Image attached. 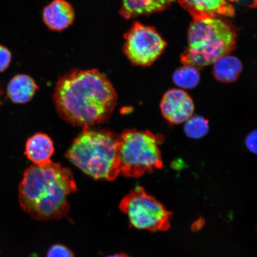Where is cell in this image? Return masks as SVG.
Masks as SVG:
<instances>
[{
	"mask_svg": "<svg viewBox=\"0 0 257 257\" xmlns=\"http://www.w3.org/2000/svg\"><path fill=\"white\" fill-rule=\"evenodd\" d=\"M53 99L61 118L86 128L109 119L117 95L107 77L98 70L76 69L58 80Z\"/></svg>",
	"mask_w": 257,
	"mask_h": 257,
	"instance_id": "cell-1",
	"label": "cell"
},
{
	"mask_svg": "<svg viewBox=\"0 0 257 257\" xmlns=\"http://www.w3.org/2000/svg\"><path fill=\"white\" fill-rule=\"evenodd\" d=\"M77 191L73 173L51 161L25 170L19 186V203L37 220H59L70 210L68 196Z\"/></svg>",
	"mask_w": 257,
	"mask_h": 257,
	"instance_id": "cell-2",
	"label": "cell"
},
{
	"mask_svg": "<svg viewBox=\"0 0 257 257\" xmlns=\"http://www.w3.org/2000/svg\"><path fill=\"white\" fill-rule=\"evenodd\" d=\"M119 136L105 130L83 128L73 140L66 157L96 180L112 181L120 174Z\"/></svg>",
	"mask_w": 257,
	"mask_h": 257,
	"instance_id": "cell-3",
	"label": "cell"
},
{
	"mask_svg": "<svg viewBox=\"0 0 257 257\" xmlns=\"http://www.w3.org/2000/svg\"><path fill=\"white\" fill-rule=\"evenodd\" d=\"M236 40L233 28L221 19L194 21L189 28L188 46L181 55V62L198 69L214 64L229 55L235 47Z\"/></svg>",
	"mask_w": 257,
	"mask_h": 257,
	"instance_id": "cell-4",
	"label": "cell"
},
{
	"mask_svg": "<svg viewBox=\"0 0 257 257\" xmlns=\"http://www.w3.org/2000/svg\"><path fill=\"white\" fill-rule=\"evenodd\" d=\"M163 138L149 131L127 130L119 136L120 171L127 178H138L163 168L159 145Z\"/></svg>",
	"mask_w": 257,
	"mask_h": 257,
	"instance_id": "cell-5",
	"label": "cell"
},
{
	"mask_svg": "<svg viewBox=\"0 0 257 257\" xmlns=\"http://www.w3.org/2000/svg\"><path fill=\"white\" fill-rule=\"evenodd\" d=\"M119 209L127 215L132 226L137 229L164 232L170 227L171 212L147 194L141 186H137L124 196L120 202Z\"/></svg>",
	"mask_w": 257,
	"mask_h": 257,
	"instance_id": "cell-6",
	"label": "cell"
},
{
	"mask_svg": "<svg viewBox=\"0 0 257 257\" xmlns=\"http://www.w3.org/2000/svg\"><path fill=\"white\" fill-rule=\"evenodd\" d=\"M124 38V53L136 66L152 65L162 54L167 45L155 28L138 22L133 25Z\"/></svg>",
	"mask_w": 257,
	"mask_h": 257,
	"instance_id": "cell-7",
	"label": "cell"
},
{
	"mask_svg": "<svg viewBox=\"0 0 257 257\" xmlns=\"http://www.w3.org/2000/svg\"><path fill=\"white\" fill-rule=\"evenodd\" d=\"M160 107L163 116L173 124L185 123L193 116L195 110L190 95L181 89H172L167 91L163 96Z\"/></svg>",
	"mask_w": 257,
	"mask_h": 257,
	"instance_id": "cell-8",
	"label": "cell"
},
{
	"mask_svg": "<svg viewBox=\"0 0 257 257\" xmlns=\"http://www.w3.org/2000/svg\"><path fill=\"white\" fill-rule=\"evenodd\" d=\"M194 21L216 18L224 16L232 17L234 9L227 0H178Z\"/></svg>",
	"mask_w": 257,
	"mask_h": 257,
	"instance_id": "cell-9",
	"label": "cell"
},
{
	"mask_svg": "<svg viewBox=\"0 0 257 257\" xmlns=\"http://www.w3.org/2000/svg\"><path fill=\"white\" fill-rule=\"evenodd\" d=\"M43 17L50 30L60 32L73 24L75 11L66 0H53L44 9Z\"/></svg>",
	"mask_w": 257,
	"mask_h": 257,
	"instance_id": "cell-10",
	"label": "cell"
},
{
	"mask_svg": "<svg viewBox=\"0 0 257 257\" xmlns=\"http://www.w3.org/2000/svg\"><path fill=\"white\" fill-rule=\"evenodd\" d=\"M175 0H122L120 14L131 19L141 15H149L162 12Z\"/></svg>",
	"mask_w": 257,
	"mask_h": 257,
	"instance_id": "cell-11",
	"label": "cell"
},
{
	"mask_svg": "<svg viewBox=\"0 0 257 257\" xmlns=\"http://www.w3.org/2000/svg\"><path fill=\"white\" fill-rule=\"evenodd\" d=\"M54 152L51 138L44 134H37L27 141L25 154L34 165H43L51 162Z\"/></svg>",
	"mask_w": 257,
	"mask_h": 257,
	"instance_id": "cell-12",
	"label": "cell"
},
{
	"mask_svg": "<svg viewBox=\"0 0 257 257\" xmlns=\"http://www.w3.org/2000/svg\"><path fill=\"white\" fill-rule=\"evenodd\" d=\"M38 88L36 83L30 76L18 75L9 82L8 94L15 103L24 104L31 100Z\"/></svg>",
	"mask_w": 257,
	"mask_h": 257,
	"instance_id": "cell-13",
	"label": "cell"
},
{
	"mask_svg": "<svg viewBox=\"0 0 257 257\" xmlns=\"http://www.w3.org/2000/svg\"><path fill=\"white\" fill-rule=\"evenodd\" d=\"M242 71V63L234 56H223L214 63V76L218 81L221 82L236 81Z\"/></svg>",
	"mask_w": 257,
	"mask_h": 257,
	"instance_id": "cell-14",
	"label": "cell"
},
{
	"mask_svg": "<svg viewBox=\"0 0 257 257\" xmlns=\"http://www.w3.org/2000/svg\"><path fill=\"white\" fill-rule=\"evenodd\" d=\"M173 80L177 86L184 89L195 88L200 81L198 69L190 65H184L173 73Z\"/></svg>",
	"mask_w": 257,
	"mask_h": 257,
	"instance_id": "cell-15",
	"label": "cell"
},
{
	"mask_svg": "<svg viewBox=\"0 0 257 257\" xmlns=\"http://www.w3.org/2000/svg\"><path fill=\"white\" fill-rule=\"evenodd\" d=\"M185 123V133L192 139L204 137L208 133V121L201 116H192Z\"/></svg>",
	"mask_w": 257,
	"mask_h": 257,
	"instance_id": "cell-16",
	"label": "cell"
},
{
	"mask_svg": "<svg viewBox=\"0 0 257 257\" xmlns=\"http://www.w3.org/2000/svg\"><path fill=\"white\" fill-rule=\"evenodd\" d=\"M47 257H74V255L66 246L56 244L48 250Z\"/></svg>",
	"mask_w": 257,
	"mask_h": 257,
	"instance_id": "cell-17",
	"label": "cell"
},
{
	"mask_svg": "<svg viewBox=\"0 0 257 257\" xmlns=\"http://www.w3.org/2000/svg\"><path fill=\"white\" fill-rule=\"evenodd\" d=\"M12 54L7 48L0 45V73L5 71L11 64Z\"/></svg>",
	"mask_w": 257,
	"mask_h": 257,
	"instance_id": "cell-18",
	"label": "cell"
},
{
	"mask_svg": "<svg viewBox=\"0 0 257 257\" xmlns=\"http://www.w3.org/2000/svg\"><path fill=\"white\" fill-rule=\"evenodd\" d=\"M245 143L250 152L257 154V130L252 131L247 136Z\"/></svg>",
	"mask_w": 257,
	"mask_h": 257,
	"instance_id": "cell-19",
	"label": "cell"
},
{
	"mask_svg": "<svg viewBox=\"0 0 257 257\" xmlns=\"http://www.w3.org/2000/svg\"><path fill=\"white\" fill-rule=\"evenodd\" d=\"M106 257H128L126 255L124 254V253H117V254H114L108 256Z\"/></svg>",
	"mask_w": 257,
	"mask_h": 257,
	"instance_id": "cell-20",
	"label": "cell"
},
{
	"mask_svg": "<svg viewBox=\"0 0 257 257\" xmlns=\"http://www.w3.org/2000/svg\"><path fill=\"white\" fill-rule=\"evenodd\" d=\"M230 1H237V0H230Z\"/></svg>",
	"mask_w": 257,
	"mask_h": 257,
	"instance_id": "cell-21",
	"label": "cell"
},
{
	"mask_svg": "<svg viewBox=\"0 0 257 257\" xmlns=\"http://www.w3.org/2000/svg\"><path fill=\"white\" fill-rule=\"evenodd\" d=\"M0 96H1V90H0Z\"/></svg>",
	"mask_w": 257,
	"mask_h": 257,
	"instance_id": "cell-22",
	"label": "cell"
}]
</instances>
